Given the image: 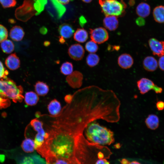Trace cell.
<instances>
[{
	"instance_id": "obj_32",
	"label": "cell",
	"mask_w": 164,
	"mask_h": 164,
	"mask_svg": "<svg viewBox=\"0 0 164 164\" xmlns=\"http://www.w3.org/2000/svg\"><path fill=\"white\" fill-rule=\"evenodd\" d=\"M158 65L161 70L164 71V55L160 57L158 61Z\"/></svg>"
},
{
	"instance_id": "obj_22",
	"label": "cell",
	"mask_w": 164,
	"mask_h": 164,
	"mask_svg": "<svg viewBox=\"0 0 164 164\" xmlns=\"http://www.w3.org/2000/svg\"><path fill=\"white\" fill-rule=\"evenodd\" d=\"M153 15L156 22L164 23V6L159 5L156 7L153 10Z\"/></svg>"
},
{
	"instance_id": "obj_12",
	"label": "cell",
	"mask_w": 164,
	"mask_h": 164,
	"mask_svg": "<svg viewBox=\"0 0 164 164\" xmlns=\"http://www.w3.org/2000/svg\"><path fill=\"white\" fill-rule=\"evenodd\" d=\"M143 65L144 69L146 71L153 72L157 68L158 63L157 60L154 57L148 56L144 59Z\"/></svg>"
},
{
	"instance_id": "obj_28",
	"label": "cell",
	"mask_w": 164,
	"mask_h": 164,
	"mask_svg": "<svg viewBox=\"0 0 164 164\" xmlns=\"http://www.w3.org/2000/svg\"><path fill=\"white\" fill-rule=\"evenodd\" d=\"M85 48L88 52L94 53L98 50V46L97 43L91 40L88 41L86 43Z\"/></svg>"
},
{
	"instance_id": "obj_42",
	"label": "cell",
	"mask_w": 164,
	"mask_h": 164,
	"mask_svg": "<svg viewBox=\"0 0 164 164\" xmlns=\"http://www.w3.org/2000/svg\"><path fill=\"white\" fill-rule=\"evenodd\" d=\"M128 164H141L139 162L136 161H133L129 162Z\"/></svg>"
},
{
	"instance_id": "obj_24",
	"label": "cell",
	"mask_w": 164,
	"mask_h": 164,
	"mask_svg": "<svg viewBox=\"0 0 164 164\" xmlns=\"http://www.w3.org/2000/svg\"><path fill=\"white\" fill-rule=\"evenodd\" d=\"M30 124L33 129L37 132V133L42 134L45 136L46 132L43 128V122L36 118L32 119L30 122Z\"/></svg>"
},
{
	"instance_id": "obj_16",
	"label": "cell",
	"mask_w": 164,
	"mask_h": 164,
	"mask_svg": "<svg viewBox=\"0 0 164 164\" xmlns=\"http://www.w3.org/2000/svg\"><path fill=\"white\" fill-rule=\"evenodd\" d=\"M47 109L50 115L56 116L60 112L62 108L60 102L54 99L51 101L47 106Z\"/></svg>"
},
{
	"instance_id": "obj_3",
	"label": "cell",
	"mask_w": 164,
	"mask_h": 164,
	"mask_svg": "<svg viewBox=\"0 0 164 164\" xmlns=\"http://www.w3.org/2000/svg\"><path fill=\"white\" fill-rule=\"evenodd\" d=\"M102 12L105 16L121 15L125 11V5L118 0H99Z\"/></svg>"
},
{
	"instance_id": "obj_20",
	"label": "cell",
	"mask_w": 164,
	"mask_h": 164,
	"mask_svg": "<svg viewBox=\"0 0 164 164\" xmlns=\"http://www.w3.org/2000/svg\"><path fill=\"white\" fill-rule=\"evenodd\" d=\"M24 100L27 105L32 106L37 104L39 101V97L36 93L30 91L26 93Z\"/></svg>"
},
{
	"instance_id": "obj_39",
	"label": "cell",
	"mask_w": 164,
	"mask_h": 164,
	"mask_svg": "<svg viewBox=\"0 0 164 164\" xmlns=\"http://www.w3.org/2000/svg\"><path fill=\"white\" fill-rule=\"evenodd\" d=\"M120 162L121 164H128L130 162L127 159H123Z\"/></svg>"
},
{
	"instance_id": "obj_1",
	"label": "cell",
	"mask_w": 164,
	"mask_h": 164,
	"mask_svg": "<svg viewBox=\"0 0 164 164\" xmlns=\"http://www.w3.org/2000/svg\"><path fill=\"white\" fill-rule=\"evenodd\" d=\"M84 133L86 138L89 142L96 145H109L114 142L113 132L95 121L88 125Z\"/></svg>"
},
{
	"instance_id": "obj_44",
	"label": "cell",
	"mask_w": 164,
	"mask_h": 164,
	"mask_svg": "<svg viewBox=\"0 0 164 164\" xmlns=\"http://www.w3.org/2000/svg\"></svg>"
},
{
	"instance_id": "obj_37",
	"label": "cell",
	"mask_w": 164,
	"mask_h": 164,
	"mask_svg": "<svg viewBox=\"0 0 164 164\" xmlns=\"http://www.w3.org/2000/svg\"><path fill=\"white\" fill-rule=\"evenodd\" d=\"M58 2L63 5H66L73 0H56Z\"/></svg>"
},
{
	"instance_id": "obj_13",
	"label": "cell",
	"mask_w": 164,
	"mask_h": 164,
	"mask_svg": "<svg viewBox=\"0 0 164 164\" xmlns=\"http://www.w3.org/2000/svg\"><path fill=\"white\" fill-rule=\"evenodd\" d=\"M5 64L10 70H15L20 67V61L15 53H13L7 57L5 61Z\"/></svg>"
},
{
	"instance_id": "obj_14",
	"label": "cell",
	"mask_w": 164,
	"mask_h": 164,
	"mask_svg": "<svg viewBox=\"0 0 164 164\" xmlns=\"http://www.w3.org/2000/svg\"><path fill=\"white\" fill-rule=\"evenodd\" d=\"M58 30L60 36L66 39L71 37L74 32L72 26L67 23H63L60 25Z\"/></svg>"
},
{
	"instance_id": "obj_18",
	"label": "cell",
	"mask_w": 164,
	"mask_h": 164,
	"mask_svg": "<svg viewBox=\"0 0 164 164\" xmlns=\"http://www.w3.org/2000/svg\"><path fill=\"white\" fill-rule=\"evenodd\" d=\"M137 14L143 18L148 16L150 12V7L147 3L142 2L139 4L136 8Z\"/></svg>"
},
{
	"instance_id": "obj_6",
	"label": "cell",
	"mask_w": 164,
	"mask_h": 164,
	"mask_svg": "<svg viewBox=\"0 0 164 164\" xmlns=\"http://www.w3.org/2000/svg\"><path fill=\"white\" fill-rule=\"evenodd\" d=\"M83 76L80 71H75L68 75L66 78V81L71 87L79 88L82 85Z\"/></svg>"
},
{
	"instance_id": "obj_2",
	"label": "cell",
	"mask_w": 164,
	"mask_h": 164,
	"mask_svg": "<svg viewBox=\"0 0 164 164\" xmlns=\"http://www.w3.org/2000/svg\"><path fill=\"white\" fill-rule=\"evenodd\" d=\"M23 91L22 87L16 85L10 78L0 79V97H7L15 102H21L24 98Z\"/></svg>"
},
{
	"instance_id": "obj_17",
	"label": "cell",
	"mask_w": 164,
	"mask_h": 164,
	"mask_svg": "<svg viewBox=\"0 0 164 164\" xmlns=\"http://www.w3.org/2000/svg\"><path fill=\"white\" fill-rule=\"evenodd\" d=\"M145 122L148 128L151 130H155L159 127V118L155 114H150L145 119Z\"/></svg>"
},
{
	"instance_id": "obj_29",
	"label": "cell",
	"mask_w": 164,
	"mask_h": 164,
	"mask_svg": "<svg viewBox=\"0 0 164 164\" xmlns=\"http://www.w3.org/2000/svg\"><path fill=\"white\" fill-rule=\"evenodd\" d=\"M0 3L5 8L13 7L16 4L15 0H0Z\"/></svg>"
},
{
	"instance_id": "obj_41",
	"label": "cell",
	"mask_w": 164,
	"mask_h": 164,
	"mask_svg": "<svg viewBox=\"0 0 164 164\" xmlns=\"http://www.w3.org/2000/svg\"><path fill=\"white\" fill-rule=\"evenodd\" d=\"M40 32L41 34H45L46 33L47 31L46 29H40Z\"/></svg>"
},
{
	"instance_id": "obj_27",
	"label": "cell",
	"mask_w": 164,
	"mask_h": 164,
	"mask_svg": "<svg viewBox=\"0 0 164 164\" xmlns=\"http://www.w3.org/2000/svg\"><path fill=\"white\" fill-rule=\"evenodd\" d=\"M73 66L70 62H66L63 63L60 67L61 73L65 75H68L72 73Z\"/></svg>"
},
{
	"instance_id": "obj_43",
	"label": "cell",
	"mask_w": 164,
	"mask_h": 164,
	"mask_svg": "<svg viewBox=\"0 0 164 164\" xmlns=\"http://www.w3.org/2000/svg\"><path fill=\"white\" fill-rule=\"evenodd\" d=\"M84 2L86 3H89L90 2H91L92 0H82Z\"/></svg>"
},
{
	"instance_id": "obj_38",
	"label": "cell",
	"mask_w": 164,
	"mask_h": 164,
	"mask_svg": "<svg viewBox=\"0 0 164 164\" xmlns=\"http://www.w3.org/2000/svg\"><path fill=\"white\" fill-rule=\"evenodd\" d=\"M59 41L61 44H63L66 43V40L64 38L60 36L59 37Z\"/></svg>"
},
{
	"instance_id": "obj_19",
	"label": "cell",
	"mask_w": 164,
	"mask_h": 164,
	"mask_svg": "<svg viewBox=\"0 0 164 164\" xmlns=\"http://www.w3.org/2000/svg\"><path fill=\"white\" fill-rule=\"evenodd\" d=\"M35 90L38 95L44 96L46 95L49 91L48 85L42 81H38L34 85Z\"/></svg>"
},
{
	"instance_id": "obj_15",
	"label": "cell",
	"mask_w": 164,
	"mask_h": 164,
	"mask_svg": "<svg viewBox=\"0 0 164 164\" xmlns=\"http://www.w3.org/2000/svg\"><path fill=\"white\" fill-rule=\"evenodd\" d=\"M25 33L23 29L20 26H15L12 28L10 32V36L13 40L19 41L22 39Z\"/></svg>"
},
{
	"instance_id": "obj_10",
	"label": "cell",
	"mask_w": 164,
	"mask_h": 164,
	"mask_svg": "<svg viewBox=\"0 0 164 164\" xmlns=\"http://www.w3.org/2000/svg\"><path fill=\"white\" fill-rule=\"evenodd\" d=\"M118 63L121 68L126 69L132 67L134 63V60L130 55L125 53L121 54L118 56Z\"/></svg>"
},
{
	"instance_id": "obj_35",
	"label": "cell",
	"mask_w": 164,
	"mask_h": 164,
	"mask_svg": "<svg viewBox=\"0 0 164 164\" xmlns=\"http://www.w3.org/2000/svg\"><path fill=\"white\" fill-rule=\"evenodd\" d=\"M153 90L156 94H159L162 92V88L157 86L155 84Z\"/></svg>"
},
{
	"instance_id": "obj_26",
	"label": "cell",
	"mask_w": 164,
	"mask_h": 164,
	"mask_svg": "<svg viewBox=\"0 0 164 164\" xmlns=\"http://www.w3.org/2000/svg\"><path fill=\"white\" fill-rule=\"evenodd\" d=\"M100 60L98 55L94 53H90L86 57V62L89 67H93L98 64Z\"/></svg>"
},
{
	"instance_id": "obj_33",
	"label": "cell",
	"mask_w": 164,
	"mask_h": 164,
	"mask_svg": "<svg viewBox=\"0 0 164 164\" xmlns=\"http://www.w3.org/2000/svg\"><path fill=\"white\" fill-rule=\"evenodd\" d=\"M156 107L159 111H162L164 109V102L159 101H158L156 104Z\"/></svg>"
},
{
	"instance_id": "obj_7",
	"label": "cell",
	"mask_w": 164,
	"mask_h": 164,
	"mask_svg": "<svg viewBox=\"0 0 164 164\" xmlns=\"http://www.w3.org/2000/svg\"><path fill=\"white\" fill-rule=\"evenodd\" d=\"M148 43L153 55L159 57L164 55V41L151 38L149 40Z\"/></svg>"
},
{
	"instance_id": "obj_8",
	"label": "cell",
	"mask_w": 164,
	"mask_h": 164,
	"mask_svg": "<svg viewBox=\"0 0 164 164\" xmlns=\"http://www.w3.org/2000/svg\"><path fill=\"white\" fill-rule=\"evenodd\" d=\"M84 53L83 46L78 43L72 45L69 47L68 51L70 57L76 61L81 60L84 56Z\"/></svg>"
},
{
	"instance_id": "obj_23",
	"label": "cell",
	"mask_w": 164,
	"mask_h": 164,
	"mask_svg": "<svg viewBox=\"0 0 164 164\" xmlns=\"http://www.w3.org/2000/svg\"><path fill=\"white\" fill-rule=\"evenodd\" d=\"M21 147L26 152L31 153L35 149L34 140L29 138H26L22 142Z\"/></svg>"
},
{
	"instance_id": "obj_11",
	"label": "cell",
	"mask_w": 164,
	"mask_h": 164,
	"mask_svg": "<svg viewBox=\"0 0 164 164\" xmlns=\"http://www.w3.org/2000/svg\"><path fill=\"white\" fill-rule=\"evenodd\" d=\"M103 25L105 28L111 31L115 30L118 26V21L117 16L114 15L106 16L103 20Z\"/></svg>"
},
{
	"instance_id": "obj_31",
	"label": "cell",
	"mask_w": 164,
	"mask_h": 164,
	"mask_svg": "<svg viewBox=\"0 0 164 164\" xmlns=\"http://www.w3.org/2000/svg\"><path fill=\"white\" fill-rule=\"evenodd\" d=\"M9 72L4 67L2 62L0 61V79H5L7 77Z\"/></svg>"
},
{
	"instance_id": "obj_9",
	"label": "cell",
	"mask_w": 164,
	"mask_h": 164,
	"mask_svg": "<svg viewBox=\"0 0 164 164\" xmlns=\"http://www.w3.org/2000/svg\"><path fill=\"white\" fill-rule=\"evenodd\" d=\"M138 88L140 94H144L150 90H153L155 84L150 79L146 78H142L137 82Z\"/></svg>"
},
{
	"instance_id": "obj_36",
	"label": "cell",
	"mask_w": 164,
	"mask_h": 164,
	"mask_svg": "<svg viewBox=\"0 0 164 164\" xmlns=\"http://www.w3.org/2000/svg\"><path fill=\"white\" fill-rule=\"evenodd\" d=\"M95 164H110V163L106 159H100L97 161Z\"/></svg>"
},
{
	"instance_id": "obj_4",
	"label": "cell",
	"mask_w": 164,
	"mask_h": 164,
	"mask_svg": "<svg viewBox=\"0 0 164 164\" xmlns=\"http://www.w3.org/2000/svg\"><path fill=\"white\" fill-rule=\"evenodd\" d=\"M32 4V0H24L22 5L17 8L15 11L16 19L23 22H26L29 19L33 14Z\"/></svg>"
},
{
	"instance_id": "obj_40",
	"label": "cell",
	"mask_w": 164,
	"mask_h": 164,
	"mask_svg": "<svg viewBox=\"0 0 164 164\" xmlns=\"http://www.w3.org/2000/svg\"><path fill=\"white\" fill-rule=\"evenodd\" d=\"M50 44V43L48 41H46L44 42L43 44L44 46H49Z\"/></svg>"
},
{
	"instance_id": "obj_30",
	"label": "cell",
	"mask_w": 164,
	"mask_h": 164,
	"mask_svg": "<svg viewBox=\"0 0 164 164\" xmlns=\"http://www.w3.org/2000/svg\"><path fill=\"white\" fill-rule=\"evenodd\" d=\"M8 36V32L7 29L0 24V43L7 39Z\"/></svg>"
},
{
	"instance_id": "obj_25",
	"label": "cell",
	"mask_w": 164,
	"mask_h": 164,
	"mask_svg": "<svg viewBox=\"0 0 164 164\" xmlns=\"http://www.w3.org/2000/svg\"><path fill=\"white\" fill-rule=\"evenodd\" d=\"M1 47L2 51L6 53H10L14 50V45L10 40L5 39L1 42Z\"/></svg>"
},
{
	"instance_id": "obj_5",
	"label": "cell",
	"mask_w": 164,
	"mask_h": 164,
	"mask_svg": "<svg viewBox=\"0 0 164 164\" xmlns=\"http://www.w3.org/2000/svg\"><path fill=\"white\" fill-rule=\"evenodd\" d=\"M89 30L91 40L97 43H103L109 39L108 33L105 28L99 27L93 29H90Z\"/></svg>"
},
{
	"instance_id": "obj_21",
	"label": "cell",
	"mask_w": 164,
	"mask_h": 164,
	"mask_svg": "<svg viewBox=\"0 0 164 164\" xmlns=\"http://www.w3.org/2000/svg\"><path fill=\"white\" fill-rule=\"evenodd\" d=\"M73 38L75 41L78 42L84 43L88 38V32L83 28H78L74 33Z\"/></svg>"
},
{
	"instance_id": "obj_34",
	"label": "cell",
	"mask_w": 164,
	"mask_h": 164,
	"mask_svg": "<svg viewBox=\"0 0 164 164\" xmlns=\"http://www.w3.org/2000/svg\"><path fill=\"white\" fill-rule=\"evenodd\" d=\"M136 22L137 25L139 26H143L145 24V21L143 18L140 17L138 18L136 20Z\"/></svg>"
}]
</instances>
